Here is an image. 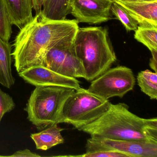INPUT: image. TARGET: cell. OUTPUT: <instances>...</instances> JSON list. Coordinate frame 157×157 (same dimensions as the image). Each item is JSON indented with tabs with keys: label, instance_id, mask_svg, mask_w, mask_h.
Returning a JSON list of instances; mask_svg holds the SVG:
<instances>
[{
	"label": "cell",
	"instance_id": "obj_1",
	"mask_svg": "<svg viewBox=\"0 0 157 157\" xmlns=\"http://www.w3.org/2000/svg\"><path fill=\"white\" fill-rule=\"evenodd\" d=\"M76 20L51 21L41 12L20 29L14 40L12 55L18 73L35 66H43L47 51L79 28Z\"/></svg>",
	"mask_w": 157,
	"mask_h": 157
},
{
	"label": "cell",
	"instance_id": "obj_2",
	"mask_svg": "<svg viewBox=\"0 0 157 157\" xmlns=\"http://www.w3.org/2000/svg\"><path fill=\"white\" fill-rule=\"evenodd\" d=\"M92 137L140 140L157 143V118H141L124 103L111 104L108 110L92 123L78 129Z\"/></svg>",
	"mask_w": 157,
	"mask_h": 157
},
{
	"label": "cell",
	"instance_id": "obj_3",
	"mask_svg": "<svg viewBox=\"0 0 157 157\" xmlns=\"http://www.w3.org/2000/svg\"><path fill=\"white\" fill-rule=\"evenodd\" d=\"M73 46L83 66L84 78L88 81L91 82L101 76L116 61V56L106 28H78Z\"/></svg>",
	"mask_w": 157,
	"mask_h": 157
},
{
	"label": "cell",
	"instance_id": "obj_4",
	"mask_svg": "<svg viewBox=\"0 0 157 157\" xmlns=\"http://www.w3.org/2000/svg\"><path fill=\"white\" fill-rule=\"evenodd\" d=\"M75 90L59 86L36 87L25 109L28 120L38 128L58 124L64 102Z\"/></svg>",
	"mask_w": 157,
	"mask_h": 157
},
{
	"label": "cell",
	"instance_id": "obj_5",
	"mask_svg": "<svg viewBox=\"0 0 157 157\" xmlns=\"http://www.w3.org/2000/svg\"><path fill=\"white\" fill-rule=\"evenodd\" d=\"M111 104L109 100L81 88L75 90L64 102L58 124H70L79 129L99 118L108 110Z\"/></svg>",
	"mask_w": 157,
	"mask_h": 157
},
{
	"label": "cell",
	"instance_id": "obj_6",
	"mask_svg": "<svg viewBox=\"0 0 157 157\" xmlns=\"http://www.w3.org/2000/svg\"><path fill=\"white\" fill-rule=\"evenodd\" d=\"M76 33L64 37L47 51L43 66L66 77L85 78L83 66L73 46Z\"/></svg>",
	"mask_w": 157,
	"mask_h": 157
},
{
	"label": "cell",
	"instance_id": "obj_7",
	"mask_svg": "<svg viewBox=\"0 0 157 157\" xmlns=\"http://www.w3.org/2000/svg\"><path fill=\"white\" fill-rule=\"evenodd\" d=\"M136 79L131 69L118 66L107 70L101 76L92 81L87 90L103 99L123 96L132 90Z\"/></svg>",
	"mask_w": 157,
	"mask_h": 157
},
{
	"label": "cell",
	"instance_id": "obj_8",
	"mask_svg": "<svg viewBox=\"0 0 157 157\" xmlns=\"http://www.w3.org/2000/svg\"><path fill=\"white\" fill-rule=\"evenodd\" d=\"M113 3L108 0H70V13L78 23L98 24L112 19Z\"/></svg>",
	"mask_w": 157,
	"mask_h": 157
},
{
	"label": "cell",
	"instance_id": "obj_9",
	"mask_svg": "<svg viewBox=\"0 0 157 157\" xmlns=\"http://www.w3.org/2000/svg\"><path fill=\"white\" fill-rule=\"evenodd\" d=\"M27 83L37 86H59L78 90L80 89L77 78L60 75L43 66H35L19 73Z\"/></svg>",
	"mask_w": 157,
	"mask_h": 157
},
{
	"label": "cell",
	"instance_id": "obj_10",
	"mask_svg": "<svg viewBox=\"0 0 157 157\" xmlns=\"http://www.w3.org/2000/svg\"><path fill=\"white\" fill-rule=\"evenodd\" d=\"M92 138L104 147L125 153L129 157H157V143L140 140Z\"/></svg>",
	"mask_w": 157,
	"mask_h": 157
},
{
	"label": "cell",
	"instance_id": "obj_11",
	"mask_svg": "<svg viewBox=\"0 0 157 157\" xmlns=\"http://www.w3.org/2000/svg\"><path fill=\"white\" fill-rule=\"evenodd\" d=\"M137 22L139 25L157 27V0H115Z\"/></svg>",
	"mask_w": 157,
	"mask_h": 157
},
{
	"label": "cell",
	"instance_id": "obj_12",
	"mask_svg": "<svg viewBox=\"0 0 157 157\" xmlns=\"http://www.w3.org/2000/svg\"><path fill=\"white\" fill-rule=\"evenodd\" d=\"M12 25L20 29L33 19V0H2Z\"/></svg>",
	"mask_w": 157,
	"mask_h": 157
},
{
	"label": "cell",
	"instance_id": "obj_13",
	"mask_svg": "<svg viewBox=\"0 0 157 157\" xmlns=\"http://www.w3.org/2000/svg\"><path fill=\"white\" fill-rule=\"evenodd\" d=\"M63 129L59 126L58 124H53L39 133L32 134L31 137L37 149L46 151L64 143V139L61 135Z\"/></svg>",
	"mask_w": 157,
	"mask_h": 157
},
{
	"label": "cell",
	"instance_id": "obj_14",
	"mask_svg": "<svg viewBox=\"0 0 157 157\" xmlns=\"http://www.w3.org/2000/svg\"><path fill=\"white\" fill-rule=\"evenodd\" d=\"M12 46L0 37V84L10 89L15 82L12 70Z\"/></svg>",
	"mask_w": 157,
	"mask_h": 157
},
{
	"label": "cell",
	"instance_id": "obj_15",
	"mask_svg": "<svg viewBox=\"0 0 157 157\" xmlns=\"http://www.w3.org/2000/svg\"><path fill=\"white\" fill-rule=\"evenodd\" d=\"M41 13L48 20H66L70 13V0H44Z\"/></svg>",
	"mask_w": 157,
	"mask_h": 157
},
{
	"label": "cell",
	"instance_id": "obj_16",
	"mask_svg": "<svg viewBox=\"0 0 157 157\" xmlns=\"http://www.w3.org/2000/svg\"><path fill=\"white\" fill-rule=\"evenodd\" d=\"M135 39L147 47L151 53L157 52V27L151 25H139L135 31Z\"/></svg>",
	"mask_w": 157,
	"mask_h": 157
},
{
	"label": "cell",
	"instance_id": "obj_17",
	"mask_svg": "<svg viewBox=\"0 0 157 157\" xmlns=\"http://www.w3.org/2000/svg\"><path fill=\"white\" fill-rule=\"evenodd\" d=\"M86 152L76 157H129L125 153L112 150L104 147L91 137L87 140Z\"/></svg>",
	"mask_w": 157,
	"mask_h": 157
},
{
	"label": "cell",
	"instance_id": "obj_18",
	"mask_svg": "<svg viewBox=\"0 0 157 157\" xmlns=\"http://www.w3.org/2000/svg\"><path fill=\"white\" fill-rule=\"evenodd\" d=\"M138 84L141 90L151 99H157V74L149 70L139 72Z\"/></svg>",
	"mask_w": 157,
	"mask_h": 157
},
{
	"label": "cell",
	"instance_id": "obj_19",
	"mask_svg": "<svg viewBox=\"0 0 157 157\" xmlns=\"http://www.w3.org/2000/svg\"><path fill=\"white\" fill-rule=\"evenodd\" d=\"M111 13L120 21L128 32L135 31L138 26L137 22L127 11L117 2H113L111 8Z\"/></svg>",
	"mask_w": 157,
	"mask_h": 157
},
{
	"label": "cell",
	"instance_id": "obj_20",
	"mask_svg": "<svg viewBox=\"0 0 157 157\" xmlns=\"http://www.w3.org/2000/svg\"><path fill=\"white\" fill-rule=\"evenodd\" d=\"M12 33V24L2 0H0V37L9 42Z\"/></svg>",
	"mask_w": 157,
	"mask_h": 157
},
{
	"label": "cell",
	"instance_id": "obj_21",
	"mask_svg": "<svg viewBox=\"0 0 157 157\" xmlns=\"http://www.w3.org/2000/svg\"><path fill=\"white\" fill-rule=\"evenodd\" d=\"M15 104L12 97L0 89V123L4 115L13 110Z\"/></svg>",
	"mask_w": 157,
	"mask_h": 157
},
{
	"label": "cell",
	"instance_id": "obj_22",
	"mask_svg": "<svg viewBox=\"0 0 157 157\" xmlns=\"http://www.w3.org/2000/svg\"><path fill=\"white\" fill-rule=\"evenodd\" d=\"M9 157H40V155L35 152H32L30 150L25 149L24 150L18 151L14 152L12 155L9 156Z\"/></svg>",
	"mask_w": 157,
	"mask_h": 157
},
{
	"label": "cell",
	"instance_id": "obj_23",
	"mask_svg": "<svg viewBox=\"0 0 157 157\" xmlns=\"http://www.w3.org/2000/svg\"><path fill=\"white\" fill-rule=\"evenodd\" d=\"M44 0H33V9L36 12V14H38L42 11Z\"/></svg>",
	"mask_w": 157,
	"mask_h": 157
},
{
	"label": "cell",
	"instance_id": "obj_24",
	"mask_svg": "<svg viewBox=\"0 0 157 157\" xmlns=\"http://www.w3.org/2000/svg\"><path fill=\"white\" fill-rule=\"evenodd\" d=\"M151 53L152 57L150 60V66L155 72H157V52H152Z\"/></svg>",
	"mask_w": 157,
	"mask_h": 157
},
{
	"label": "cell",
	"instance_id": "obj_25",
	"mask_svg": "<svg viewBox=\"0 0 157 157\" xmlns=\"http://www.w3.org/2000/svg\"><path fill=\"white\" fill-rule=\"evenodd\" d=\"M108 1H112L113 2H114L115 0H108Z\"/></svg>",
	"mask_w": 157,
	"mask_h": 157
}]
</instances>
